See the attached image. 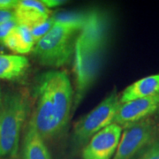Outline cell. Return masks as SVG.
I'll use <instances>...</instances> for the list:
<instances>
[{
    "mask_svg": "<svg viewBox=\"0 0 159 159\" xmlns=\"http://www.w3.org/2000/svg\"><path fill=\"white\" fill-rule=\"evenodd\" d=\"M2 43L18 55L29 53L33 50L35 43L31 31L27 27L17 25L3 40Z\"/></svg>",
    "mask_w": 159,
    "mask_h": 159,
    "instance_id": "cell-12",
    "label": "cell"
},
{
    "mask_svg": "<svg viewBox=\"0 0 159 159\" xmlns=\"http://www.w3.org/2000/svg\"><path fill=\"white\" fill-rule=\"evenodd\" d=\"M83 26L54 23L47 34L34 48L37 61L48 67L57 68L66 65L74 53L77 36Z\"/></svg>",
    "mask_w": 159,
    "mask_h": 159,
    "instance_id": "cell-4",
    "label": "cell"
},
{
    "mask_svg": "<svg viewBox=\"0 0 159 159\" xmlns=\"http://www.w3.org/2000/svg\"><path fill=\"white\" fill-rule=\"evenodd\" d=\"M13 12L18 25L27 27L31 30L48 20L51 11L41 0H18Z\"/></svg>",
    "mask_w": 159,
    "mask_h": 159,
    "instance_id": "cell-9",
    "label": "cell"
},
{
    "mask_svg": "<svg viewBox=\"0 0 159 159\" xmlns=\"http://www.w3.org/2000/svg\"><path fill=\"white\" fill-rule=\"evenodd\" d=\"M53 26H54V20H53L52 17H50V19L48 20H46L45 22H43L41 25H38V26L34 27V29H31L30 31H31L34 43H36L40 39H42L51 30Z\"/></svg>",
    "mask_w": 159,
    "mask_h": 159,
    "instance_id": "cell-14",
    "label": "cell"
},
{
    "mask_svg": "<svg viewBox=\"0 0 159 159\" xmlns=\"http://www.w3.org/2000/svg\"><path fill=\"white\" fill-rule=\"evenodd\" d=\"M0 159H5V158H3V157H0Z\"/></svg>",
    "mask_w": 159,
    "mask_h": 159,
    "instance_id": "cell-21",
    "label": "cell"
},
{
    "mask_svg": "<svg viewBox=\"0 0 159 159\" xmlns=\"http://www.w3.org/2000/svg\"><path fill=\"white\" fill-rule=\"evenodd\" d=\"M17 4L18 0H0V11H12Z\"/></svg>",
    "mask_w": 159,
    "mask_h": 159,
    "instance_id": "cell-17",
    "label": "cell"
},
{
    "mask_svg": "<svg viewBox=\"0 0 159 159\" xmlns=\"http://www.w3.org/2000/svg\"><path fill=\"white\" fill-rule=\"evenodd\" d=\"M158 110L159 94L120 103L112 124H117L120 126L131 125L148 119V117Z\"/></svg>",
    "mask_w": 159,
    "mask_h": 159,
    "instance_id": "cell-8",
    "label": "cell"
},
{
    "mask_svg": "<svg viewBox=\"0 0 159 159\" xmlns=\"http://www.w3.org/2000/svg\"><path fill=\"white\" fill-rule=\"evenodd\" d=\"M156 132L155 123L148 118L125 125L112 159H133L142 149L150 145Z\"/></svg>",
    "mask_w": 159,
    "mask_h": 159,
    "instance_id": "cell-6",
    "label": "cell"
},
{
    "mask_svg": "<svg viewBox=\"0 0 159 159\" xmlns=\"http://www.w3.org/2000/svg\"><path fill=\"white\" fill-rule=\"evenodd\" d=\"M122 134V126L111 124L99 131L86 144L83 159H111L116 153Z\"/></svg>",
    "mask_w": 159,
    "mask_h": 159,
    "instance_id": "cell-7",
    "label": "cell"
},
{
    "mask_svg": "<svg viewBox=\"0 0 159 159\" xmlns=\"http://www.w3.org/2000/svg\"><path fill=\"white\" fill-rule=\"evenodd\" d=\"M119 97L111 93L94 108L90 112L80 119L74 127V140L79 145H83L99 131L112 124L119 109Z\"/></svg>",
    "mask_w": 159,
    "mask_h": 159,
    "instance_id": "cell-5",
    "label": "cell"
},
{
    "mask_svg": "<svg viewBox=\"0 0 159 159\" xmlns=\"http://www.w3.org/2000/svg\"><path fill=\"white\" fill-rule=\"evenodd\" d=\"M34 109L29 122L44 141L58 137L66 129L74 93L66 72L50 70L40 75L34 88Z\"/></svg>",
    "mask_w": 159,
    "mask_h": 159,
    "instance_id": "cell-1",
    "label": "cell"
},
{
    "mask_svg": "<svg viewBox=\"0 0 159 159\" xmlns=\"http://www.w3.org/2000/svg\"><path fill=\"white\" fill-rule=\"evenodd\" d=\"M159 94V74L144 77L126 87L119 97L120 103Z\"/></svg>",
    "mask_w": 159,
    "mask_h": 159,
    "instance_id": "cell-10",
    "label": "cell"
},
{
    "mask_svg": "<svg viewBox=\"0 0 159 159\" xmlns=\"http://www.w3.org/2000/svg\"><path fill=\"white\" fill-rule=\"evenodd\" d=\"M29 109V98L25 92L9 91L3 95L0 102V157H16Z\"/></svg>",
    "mask_w": 159,
    "mask_h": 159,
    "instance_id": "cell-3",
    "label": "cell"
},
{
    "mask_svg": "<svg viewBox=\"0 0 159 159\" xmlns=\"http://www.w3.org/2000/svg\"><path fill=\"white\" fill-rule=\"evenodd\" d=\"M138 159H159V140L152 142Z\"/></svg>",
    "mask_w": 159,
    "mask_h": 159,
    "instance_id": "cell-15",
    "label": "cell"
},
{
    "mask_svg": "<svg viewBox=\"0 0 159 159\" xmlns=\"http://www.w3.org/2000/svg\"><path fill=\"white\" fill-rule=\"evenodd\" d=\"M3 99V93H2V90H1V88H0V102L2 101Z\"/></svg>",
    "mask_w": 159,
    "mask_h": 159,
    "instance_id": "cell-20",
    "label": "cell"
},
{
    "mask_svg": "<svg viewBox=\"0 0 159 159\" xmlns=\"http://www.w3.org/2000/svg\"><path fill=\"white\" fill-rule=\"evenodd\" d=\"M158 112H159V110H158Z\"/></svg>",
    "mask_w": 159,
    "mask_h": 159,
    "instance_id": "cell-22",
    "label": "cell"
},
{
    "mask_svg": "<svg viewBox=\"0 0 159 159\" xmlns=\"http://www.w3.org/2000/svg\"><path fill=\"white\" fill-rule=\"evenodd\" d=\"M111 20L106 11L98 9L88 11L86 22L80 31L74 46L75 108L99 75L108 47Z\"/></svg>",
    "mask_w": 159,
    "mask_h": 159,
    "instance_id": "cell-2",
    "label": "cell"
},
{
    "mask_svg": "<svg viewBox=\"0 0 159 159\" xmlns=\"http://www.w3.org/2000/svg\"><path fill=\"white\" fill-rule=\"evenodd\" d=\"M29 65V59L21 55H0V79H17L25 73Z\"/></svg>",
    "mask_w": 159,
    "mask_h": 159,
    "instance_id": "cell-13",
    "label": "cell"
},
{
    "mask_svg": "<svg viewBox=\"0 0 159 159\" xmlns=\"http://www.w3.org/2000/svg\"><path fill=\"white\" fill-rule=\"evenodd\" d=\"M43 2V4L47 7V8H51L54 6H57L62 5V1H58V0H41Z\"/></svg>",
    "mask_w": 159,
    "mask_h": 159,
    "instance_id": "cell-19",
    "label": "cell"
},
{
    "mask_svg": "<svg viewBox=\"0 0 159 159\" xmlns=\"http://www.w3.org/2000/svg\"><path fill=\"white\" fill-rule=\"evenodd\" d=\"M22 159H51L45 141L31 122L29 123L22 142Z\"/></svg>",
    "mask_w": 159,
    "mask_h": 159,
    "instance_id": "cell-11",
    "label": "cell"
},
{
    "mask_svg": "<svg viewBox=\"0 0 159 159\" xmlns=\"http://www.w3.org/2000/svg\"><path fill=\"white\" fill-rule=\"evenodd\" d=\"M18 24L15 19H12L10 20H7L6 22L0 24V43L3 42V40L6 38L8 34L14 29Z\"/></svg>",
    "mask_w": 159,
    "mask_h": 159,
    "instance_id": "cell-16",
    "label": "cell"
},
{
    "mask_svg": "<svg viewBox=\"0 0 159 159\" xmlns=\"http://www.w3.org/2000/svg\"><path fill=\"white\" fill-rule=\"evenodd\" d=\"M14 19L13 11H0V24Z\"/></svg>",
    "mask_w": 159,
    "mask_h": 159,
    "instance_id": "cell-18",
    "label": "cell"
}]
</instances>
